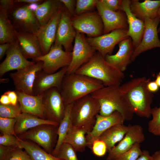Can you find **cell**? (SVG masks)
Returning <instances> with one entry per match:
<instances>
[{
	"instance_id": "obj_1",
	"label": "cell",
	"mask_w": 160,
	"mask_h": 160,
	"mask_svg": "<svg viewBox=\"0 0 160 160\" xmlns=\"http://www.w3.org/2000/svg\"><path fill=\"white\" fill-rule=\"evenodd\" d=\"M150 81L145 76L133 79L120 86V90L134 113L141 117L151 116L154 95L147 88Z\"/></svg>"
},
{
	"instance_id": "obj_2",
	"label": "cell",
	"mask_w": 160,
	"mask_h": 160,
	"mask_svg": "<svg viewBox=\"0 0 160 160\" xmlns=\"http://www.w3.org/2000/svg\"><path fill=\"white\" fill-rule=\"evenodd\" d=\"M104 86L99 80L74 73L66 74L60 91L66 106Z\"/></svg>"
},
{
	"instance_id": "obj_3",
	"label": "cell",
	"mask_w": 160,
	"mask_h": 160,
	"mask_svg": "<svg viewBox=\"0 0 160 160\" xmlns=\"http://www.w3.org/2000/svg\"><path fill=\"white\" fill-rule=\"evenodd\" d=\"M75 73L99 80L104 86H120L124 77L123 72L107 62L98 52Z\"/></svg>"
},
{
	"instance_id": "obj_4",
	"label": "cell",
	"mask_w": 160,
	"mask_h": 160,
	"mask_svg": "<svg viewBox=\"0 0 160 160\" xmlns=\"http://www.w3.org/2000/svg\"><path fill=\"white\" fill-rule=\"evenodd\" d=\"M120 86H104L90 95L99 103V114L107 116L117 111L125 120L130 121L133 119L134 113L120 91Z\"/></svg>"
},
{
	"instance_id": "obj_5",
	"label": "cell",
	"mask_w": 160,
	"mask_h": 160,
	"mask_svg": "<svg viewBox=\"0 0 160 160\" xmlns=\"http://www.w3.org/2000/svg\"><path fill=\"white\" fill-rule=\"evenodd\" d=\"M100 109L99 103L90 94L77 100L71 111L72 125L84 128L88 134L93 128Z\"/></svg>"
},
{
	"instance_id": "obj_6",
	"label": "cell",
	"mask_w": 160,
	"mask_h": 160,
	"mask_svg": "<svg viewBox=\"0 0 160 160\" xmlns=\"http://www.w3.org/2000/svg\"><path fill=\"white\" fill-rule=\"evenodd\" d=\"M30 5L15 3L8 11L9 17L16 31L34 33L40 26Z\"/></svg>"
},
{
	"instance_id": "obj_7",
	"label": "cell",
	"mask_w": 160,
	"mask_h": 160,
	"mask_svg": "<svg viewBox=\"0 0 160 160\" xmlns=\"http://www.w3.org/2000/svg\"><path fill=\"white\" fill-rule=\"evenodd\" d=\"M58 126L52 124H42L17 136L21 140L30 141L37 144L46 152L51 154L57 141Z\"/></svg>"
},
{
	"instance_id": "obj_8",
	"label": "cell",
	"mask_w": 160,
	"mask_h": 160,
	"mask_svg": "<svg viewBox=\"0 0 160 160\" xmlns=\"http://www.w3.org/2000/svg\"><path fill=\"white\" fill-rule=\"evenodd\" d=\"M61 46L53 45L46 54L33 60L34 62L43 63L42 70L49 74L54 73L62 68L67 67L72 57V52L64 50Z\"/></svg>"
},
{
	"instance_id": "obj_9",
	"label": "cell",
	"mask_w": 160,
	"mask_h": 160,
	"mask_svg": "<svg viewBox=\"0 0 160 160\" xmlns=\"http://www.w3.org/2000/svg\"><path fill=\"white\" fill-rule=\"evenodd\" d=\"M73 26L77 32L86 34L88 37L103 34V25L97 11H90L72 17Z\"/></svg>"
},
{
	"instance_id": "obj_10",
	"label": "cell",
	"mask_w": 160,
	"mask_h": 160,
	"mask_svg": "<svg viewBox=\"0 0 160 160\" xmlns=\"http://www.w3.org/2000/svg\"><path fill=\"white\" fill-rule=\"evenodd\" d=\"M42 65L41 61L36 62L33 64L10 73V77L16 91L34 95L33 88L34 82L37 73L42 70Z\"/></svg>"
},
{
	"instance_id": "obj_11",
	"label": "cell",
	"mask_w": 160,
	"mask_h": 160,
	"mask_svg": "<svg viewBox=\"0 0 160 160\" xmlns=\"http://www.w3.org/2000/svg\"><path fill=\"white\" fill-rule=\"evenodd\" d=\"M96 51L83 33L77 32L72 52L71 60L67 67L66 74L75 73L92 57Z\"/></svg>"
},
{
	"instance_id": "obj_12",
	"label": "cell",
	"mask_w": 160,
	"mask_h": 160,
	"mask_svg": "<svg viewBox=\"0 0 160 160\" xmlns=\"http://www.w3.org/2000/svg\"><path fill=\"white\" fill-rule=\"evenodd\" d=\"M43 103L47 119L59 124L64 117L66 107L60 90L53 87L46 91Z\"/></svg>"
},
{
	"instance_id": "obj_13",
	"label": "cell",
	"mask_w": 160,
	"mask_h": 160,
	"mask_svg": "<svg viewBox=\"0 0 160 160\" xmlns=\"http://www.w3.org/2000/svg\"><path fill=\"white\" fill-rule=\"evenodd\" d=\"M128 30L117 29L105 34L95 37H87L89 44L104 57L111 55L115 46L128 37Z\"/></svg>"
},
{
	"instance_id": "obj_14",
	"label": "cell",
	"mask_w": 160,
	"mask_h": 160,
	"mask_svg": "<svg viewBox=\"0 0 160 160\" xmlns=\"http://www.w3.org/2000/svg\"><path fill=\"white\" fill-rule=\"evenodd\" d=\"M63 6L54 45L62 46L66 51L72 52L77 32L73 25L72 17Z\"/></svg>"
},
{
	"instance_id": "obj_15",
	"label": "cell",
	"mask_w": 160,
	"mask_h": 160,
	"mask_svg": "<svg viewBox=\"0 0 160 160\" xmlns=\"http://www.w3.org/2000/svg\"><path fill=\"white\" fill-rule=\"evenodd\" d=\"M96 8L103 23V34L117 29H128L127 17L123 11H113L107 7L101 0H98Z\"/></svg>"
},
{
	"instance_id": "obj_16",
	"label": "cell",
	"mask_w": 160,
	"mask_h": 160,
	"mask_svg": "<svg viewBox=\"0 0 160 160\" xmlns=\"http://www.w3.org/2000/svg\"><path fill=\"white\" fill-rule=\"evenodd\" d=\"M145 27L141 41L135 49L131 63L141 53L155 48H160V40L158 36V26L160 22L158 16L153 19H144Z\"/></svg>"
},
{
	"instance_id": "obj_17",
	"label": "cell",
	"mask_w": 160,
	"mask_h": 160,
	"mask_svg": "<svg viewBox=\"0 0 160 160\" xmlns=\"http://www.w3.org/2000/svg\"><path fill=\"white\" fill-rule=\"evenodd\" d=\"M63 5L46 24L41 25L34 33L40 43L43 55L47 53L54 43L57 26L63 10Z\"/></svg>"
},
{
	"instance_id": "obj_18",
	"label": "cell",
	"mask_w": 160,
	"mask_h": 160,
	"mask_svg": "<svg viewBox=\"0 0 160 160\" xmlns=\"http://www.w3.org/2000/svg\"><path fill=\"white\" fill-rule=\"evenodd\" d=\"M122 139L108 153L106 160H112L117 156L131 148L135 144H140L145 140L143 129L140 125H129Z\"/></svg>"
},
{
	"instance_id": "obj_19",
	"label": "cell",
	"mask_w": 160,
	"mask_h": 160,
	"mask_svg": "<svg viewBox=\"0 0 160 160\" xmlns=\"http://www.w3.org/2000/svg\"><path fill=\"white\" fill-rule=\"evenodd\" d=\"M67 68H62L51 74L47 73L42 70L39 71L36 75L33 85V95H41L53 87L60 90L63 79L66 73Z\"/></svg>"
},
{
	"instance_id": "obj_20",
	"label": "cell",
	"mask_w": 160,
	"mask_h": 160,
	"mask_svg": "<svg viewBox=\"0 0 160 160\" xmlns=\"http://www.w3.org/2000/svg\"><path fill=\"white\" fill-rule=\"evenodd\" d=\"M6 57L0 64V76H2L7 72L18 70L35 63L29 61L22 54L17 40L13 43L6 52Z\"/></svg>"
},
{
	"instance_id": "obj_21",
	"label": "cell",
	"mask_w": 160,
	"mask_h": 160,
	"mask_svg": "<svg viewBox=\"0 0 160 160\" xmlns=\"http://www.w3.org/2000/svg\"><path fill=\"white\" fill-rule=\"evenodd\" d=\"M124 121L123 116L117 111L107 116L98 114L96 116L95 123L93 128L86 135L87 147L90 148L93 142L103 132L115 124H123Z\"/></svg>"
},
{
	"instance_id": "obj_22",
	"label": "cell",
	"mask_w": 160,
	"mask_h": 160,
	"mask_svg": "<svg viewBox=\"0 0 160 160\" xmlns=\"http://www.w3.org/2000/svg\"><path fill=\"white\" fill-rule=\"evenodd\" d=\"M119 49L113 55H107L105 60L122 72L125 71L131 63L134 48L131 38L128 37L119 44Z\"/></svg>"
},
{
	"instance_id": "obj_23",
	"label": "cell",
	"mask_w": 160,
	"mask_h": 160,
	"mask_svg": "<svg viewBox=\"0 0 160 160\" xmlns=\"http://www.w3.org/2000/svg\"><path fill=\"white\" fill-rule=\"evenodd\" d=\"M15 33L20 50L26 59L33 60L43 55L40 43L34 33L16 31Z\"/></svg>"
},
{
	"instance_id": "obj_24",
	"label": "cell",
	"mask_w": 160,
	"mask_h": 160,
	"mask_svg": "<svg viewBox=\"0 0 160 160\" xmlns=\"http://www.w3.org/2000/svg\"><path fill=\"white\" fill-rule=\"evenodd\" d=\"M130 3V0H122V7L126 15L128 25L127 36L131 38L135 50L141 41L145 25L144 21L137 18L132 13Z\"/></svg>"
},
{
	"instance_id": "obj_25",
	"label": "cell",
	"mask_w": 160,
	"mask_h": 160,
	"mask_svg": "<svg viewBox=\"0 0 160 160\" xmlns=\"http://www.w3.org/2000/svg\"><path fill=\"white\" fill-rule=\"evenodd\" d=\"M16 92L22 113L30 114L41 119H47L43 103L44 93L39 95H33Z\"/></svg>"
},
{
	"instance_id": "obj_26",
	"label": "cell",
	"mask_w": 160,
	"mask_h": 160,
	"mask_svg": "<svg viewBox=\"0 0 160 160\" xmlns=\"http://www.w3.org/2000/svg\"><path fill=\"white\" fill-rule=\"evenodd\" d=\"M160 6V0H130V8L132 13L137 18L144 21L145 18L153 19L158 16Z\"/></svg>"
},
{
	"instance_id": "obj_27",
	"label": "cell",
	"mask_w": 160,
	"mask_h": 160,
	"mask_svg": "<svg viewBox=\"0 0 160 160\" xmlns=\"http://www.w3.org/2000/svg\"><path fill=\"white\" fill-rule=\"evenodd\" d=\"M16 119L14 130L17 136L41 125L49 124L57 126L59 125L57 123L26 113H22Z\"/></svg>"
},
{
	"instance_id": "obj_28",
	"label": "cell",
	"mask_w": 160,
	"mask_h": 160,
	"mask_svg": "<svg viewBox=\"0 0 160 160\" xmlns=\"http://www.w3.org/2000/svg\"><path fill=\"white\" fill-rule=\"evenodd\" d=\"M63 4L60 0H47L38 5L33 11L40 26L47 23Z\"/></svg>"
},
{
	"instance_id": "obj_29",
	"label": "cell",
	"mask_w": 160,
	"mask_h": 160,
	"mask_svg": "<svg viewBox=\"0 0 160 160\" xmlns=\"http://www.w3.org/2000/svg\"><path fill=\"white\" fill-rule=\"evenodd\" d=\"M87 134V131L84 128L72 125L65 137L64 143L70 145L76 152H83L88 146L86 138Z\"/></svg>"
},
{
	"instance_id": "obj_30",
	"label": "cell",
	"mask_w": 160,
	"mask_h": 160,
	"mask_svg": "<svg viewBox=\"0 0 160 160\" xmlns=\"http://www.w3.org/2000/svg\"><path fill=\"white\" fill-rule=\"evenodd\" d=\"M128 129V126L124 124H117L111 127L103 132L97 138L106 143L109 153L123 138Z\"/></svg>"
},
{
	"instance_id": "obj_31",
	"label": "cell",
	"mask_w": 160,
	"mask_h": 160,
	"mask_svg": "<svg viewBox=\"0 0 160 160\" xmlns=\"http://www.w3.org/2000/svg\"><path fill=\"white\" fill-rule=\"evenodd\" d=\"M8 11L0 7V44L13 43L17 38L14 29L8 16Z\"/></svg>"
},
{
	"instance_id": "obj_32",
	"label": "cell",
	"mask_w": 160,
	"mask_h": 160,
	"mask_svg": "<svg viewBox=\"0 0 160 160\" xmlns=\"http://www.w3.org/2000/svg\"><path fill=\"white\" fill-rule=\"evenodd\" d=\"M73 103L66 106L64 117L58 126L57 143L51 153L52 155L55 156H56L63 143L65 137L72 125L70 113Z\"/></svg>"
},
{
	"instance_id": "obj_33",
	"label": "cell",
	"mask_w": 160,
	"mask_h": 160,
	"mask_svg": "<svg viewBox=\"0 0 160 160\" xmlns=\"http://www.w3.org/2000/svg\"><path fill=\"white\" fill-rule=\"evenodd\" d=\"M20 141L22 148L28 153L33 160H63L48 153L32 142L20 139Z\"/></svg>"
},
{
	"instance_id": "obj_34",
	"label": "cell",
	"mask_w": 160,
	"mask_h": 160,
	"mask_svg": "<svg viewBox=\"0 0 160 160\" xmlns=\"http://www.w3.org/2000/svg\"><path fill=\"white\" fill-rule=\"evenodd\" d=\"M152 118L148 123V131L155 136H160V104L159 107L151 109Z\"/></svg>"
},
{
	"instance_id": "obj_35",
	"label": "cell",
	"mask_w": 160,
	"mask_h": 160,
	"mask_svg": "<svg viewBox=\"0 0 160 160\" xmlns=\"http://www.w3.org/2000/svg\"><path fill=\"white\" fill-rule=\"evenodd\" d=\"M22 113L19 103L16 105L11 104L4 105L0 104V117L16 118Z\"/></svg>"
},
{
	"instance_id": "obj_36",
	"label": "cell",
	"mask_w": 160,
	"mask_h": 160,
	"mask_svg": "<svg viewBox=\"0 0 160 160\" xmlns=\"http://www.w3.org/2000/svg\"><path fill=\"white\" fill-rule=\"evenodd\" d=\"M98 0H76L74 16L92 11L96 7Z\"/></svg>"
},
{
	"instance_id": "obj_37",
	"label": "cell",
	"mask_w": 160,
	"mask_h": 160,
	"mask_svg": "<svg viewBox=\"0 0 160 160\" xmlns=\"http://www.w3.org/2000/svg\"><path fill=\"white\" fill-rule=\"evenodd\" d=\"M142 153L140 144L137 143L129 150L117 156L112 160H137Z\"/></svg>"
},
{
	"instance_id": "obj_38",
	"label": "cell",
	"mask_w": 160,
	"mask_h": 160,
	"mask_svg": "<svg viewBox=\"0 0 160 160\" xmlns=\"http://www.w3.org/2000/svg\"><path fill=\"white\" fill-rule=\"evenodd\" d=\"M76 153L70 145L64 143L55 157L63 160H79Z\"/></svg>"
},
{
	"instance_id": "obj_39",
	"label": "cell",
	"mask_w": 160,
	"mask_h": 160,
	"mask_svg": "<svg viewBox=\"0 0 160 160\" xmlns=\"http://www.w3.org/2000/svg\"><path fill=\"white\" fill-rule=\"evenodd\" d=\"M16 121V118H9L0 117L1 134L17 136L16 135L14 130Z\"/></svg>"
},
{
	"instance_id": "obj_40",
	"label": "cell",
	"mask_w": 160,
	"mask_h": 160,
	"mask_svg": "<svg viewBox=\"0 0 160 160\" xmlns=\"http://www.w3.org/2000/svg\"><path fill=\"white\" fill-rule=\"evenodd\" d=\"M0 145L22 148L20 144V138L17 136L0 134Z\"/></svg>"
},
{
	"instance_id": "obj_41",
	"label": "cell",
	"mask_w": 160,
	"mask_h": 160,
	"mask_svg": "<svg viewBox=\"0 0 160 160\" xmlns=\"http://www.w3.org/2000/svg\"><path fill=\"white\" fill-rule=\"evenodd\" d=\"M90 148L94 154L99 157L104 156L108 152L106 143L104 141L99 139L93 142Z\"/></svg>"
},
{
	"instance_id": "obj_42",
	"label": "cell",
	"mask_w": 160,
	"mask_h": 160,
	"mask_svg": "<svg viewBox=\"0 0 160 160\" xmlns=\"http://www.w3.org/2000/svg\"><path fill=\"white\" fill-rule=\"evenodd\" d=\"M22 148H15L9 160H33L30 156Z\"/></svg>"
},
{
	"instance_id": "obj_43",
	"label": "cell",
	"mask_w": 160,
	"mask_h": 160,
	"mask_svg": "<svg viewBox=\"0 0 160 160\" xmlns=\"http://www.w3.org/2000/svg\"><path fill=\"white\" fill-rule=\"evenodd\" d=\"M105 5L110 9L115 12L123 11L122 0H101Z\"/></svg>"
},
{
	"instance_id": "obj_44",
	"label": "cell",
	"mask_w": 160,
	"mask_h": 160,
	"mask_svg": "<svg viewBox=\"0 0 160 160\" xmlns=\"http://www.w3.org/2000/svg\"><path fill=\"white\" fill-rule=\"evenodd\" d=\"M15 148L0 145V160H9Z\"/></svg>"
},
{
	"instance_id": "obj_45",
	"label": "cell",
	"mask_w": 160,
	"mask_h": 160,
	"mask_svg": "<svg viewBox=\"0 0 160 160\" xmlns=\"http://www.w3.org/2000/svg\"><path fill=\"white\" fill-rule=\"evenodd\" d=\"M73 17L74 16L76 1L74 0H60Z\"/></svg>"
},
{
	"instance_id": "obj_46",
	"label": "cell",
	"mask_w": 160,
	"mask_h": 160,
	"mask_svg": "<svg viewBox=\"0 0 160 160\" xmlns=\"http://www.w3.org/2000/svg\"><path fill=\"white\" fill-rule=\"evenodd\" d=\"M4 93L8 96L11 105H16L18 104V96L16 91L9 90Z\"/></svg>"
},
{
	"instance_id": "obj_47",
	"label": "cell",
	"mask_w": 160,
	"mask_h": 160,
	"mask_svg": "<svg viewBox=\"0 0 160 160\" xmlns=\"http://www.w3.org/2000/svg\"><path fill=\"white\" fill-rule=\"evenodd\" d=\"M15 4L13 0H0V7L6 9L8 11Z\"/></svg>"
},
{
	"instance_id": "obj_48",
	"label": "cell",
	"mask_w": 160,
	"mask_h": 160,
	"mask_svg": "<svg viewBox=\"0 0 160 160\" xmlns=\"http://www.w3.org/2000/svg\"><path fill=\"white\" fill-rule=\"evenodd\" d=\"M13 43H5L0 44V60L6 54V52Z\"/></svg>"
},
{
	"instance_id": "obj_49",
	"label": "cell",
	"mask_w": 160,
	"mask_h": 160,
	"mask_svg": "<svg viewBox=\"0 0 160 160\" xmlns=\"http://www.w3.org/2000/svg\"><path fill=\"white\" fill-rule=\"evenodd\" d=\"M159 87L155 81H150L147 84V88L148 90L152 93L157 92Z\"/></svg>"
},
{
	"instance_id": "obj_50",
	"label": "cell",
	"mask_w": 160,
	"mask_h": 160,
	"mask_svg": "<svg viewBox=\"0 0 160 160\" xmlns=\"http://www.w3.org/2000/svg\"><path fill=\"white\" fill-rule=\"evenodd\" d=\"M44 1L41 0H15V3H23L29 5L36 4H40Z\"/></svg>"
},
{
	"instance_id": "obj_51",
	"label": "cell",
	"mask_w": 160,
	"mask_h": 160,
	"mask_svg": "<svg viewBox=\"0 0 160 160\" xmlns=\"http://www.w3.org/2000/svg\"><path fill=\"white\" fill-rule=\"evenodd\" d=\"M137 160H153V157L151 156L149 152L147 150L142 151V153Z\"/></svg>"
},
{
	"instance_id": "obj_52",
	"label": "cell",
	"mask_w": 160,
	"mask_h": 160,
	"mask_svg": "<svg viewBox=\"0 0 160 160\" xmlns=\"http://www.w3.org/2000/svg\"><path fill=\"white\" fill-rule=\"evenodd\" d=\"M0 104L4 105L11 104L10 101L8 96L4 93L1 95L0 98Z\"/></svg>"
},
{
	"instance_id": "obj_53",
	"label": "cell",
	"mask_w": 160,
	"mask_h": 160,
	"mask_svg": "<svg viewBox=\"0 0 160 160\" xmlns=\"http://www.w3.org/2000/svg\"><path fill=\"white\" fill-rule=\"evenodd\" d=\"M152 156L153 160H160V150L155 152Z\"/></svg>"
},
{
	"instance_id": "obj_54",
	"label": "cell",
	"mask_w": 160,
	"mask_h": 160,
	"mask_svg": "<svg viewBox=\"0 0 160 160\" xmlns=\"http://www.w3.org/2000/svg\"><path fill=\"white\" fill-rule=\"evenodd\" d=\"M159 87H160V72L157 74L155 81Z\"/></svg>"
},
{
	"instance_id": "obj_55",
	"label": "cell",
	"mask_w": 160,
	"mask_h": 160,
	"mask_svg": "<svg viewBox=\"0 0 160 160\" xmlns=\"http://www.w3.org/2000/svg\"><path fill=\"white\" fill-rule=\"evenodd\" d=\"M157 14H158V16L159 17V20H160V22H159L160 25L159 26V28L158 29V33H159L160 32V6L159 8V9L158 11Z\"/></svg>"
}]
</instances>
